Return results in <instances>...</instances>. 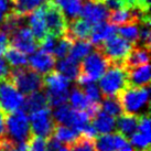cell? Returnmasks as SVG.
<instances>
[{
  "label": "cell",
  "mask_w": 151,
  "mask_h": 151,
  "mask_svg": "<svg viewBox=\"0 0 151 151\" xmlns=\"http://www.w3.org/2000/svg\"><path fill=\"white\" fill-rule=\"evenodd\" d=\"M89 1H93V2H97V4H104L105 0H89Z\"/></svg>",
  "instance_id": "48"
},
{
  "label": "cell",
  "mask_w": 151,
  "mask_h": 151,
  "mask_svg": "<svg viewBox=\"0 0 151 151\" xmlns=\"http://www.w3.org/2000/svg\"><path fill=\"white\" fill-rule=\"evenodd\" d=\"M92 126L94 127V129L96 130L97 134H110L116 129V119H115V117L101 110L92 119Z\"/></svg>",
  "instance_id": "21"
},
{
  "label": "cell",
  "mask_w": 151,
  "mask_h": 151,
  "mask_svg": "<svg viewBox=\"0 0 151 151\" xmlns=\"http://www.w3.org/2000/svg\"><path fill=\"white\" fill-rule=\"evenodd\" d=\"M29 24L30 30H31V32H32L34 39H35V41L39 45L47 37L42 6L39 7L38 9H35L33 12H31L29 14Z\"/></svg>",
  "instance_id": "16"
},
{
  "label": "cell",
  "mask_w": 151,
  "mask_h": 151,
  "mask_svg": "<svg viewBox=\"0 0 151 151\" xmlns=\"http://www.w3.org/2000/svg\"><path fill=\"white\" fill-rule=\"evenodd\" d=\"M4 55H6V61L11 67H22L28 65V58L25 56L24 53L20 52L13 46L9 45Z\"/></svg>",
  "instance_id": "30"
},
{
  "label": "cell",
  "mask_w": 151,
  "mask_h": 151,
  "mask_svg": "<svg viewBox=\"0 0 151 151\" xmlns=\"http://www.w3.org/2000/svg\"><path fill=\"white\" fill-rule=\"evenodd\" d=\"M55 40H58V39L53 38V37H51V35H47L44 40H43L42 42L39 44V47L41 49V51L43 52H46V53H53V51H54V47H55Z\"/></svg>",
  "instance_id": "41"
},
{
  "label": "cell",
  "mask_w": 151,
  "mask_h": 151,
  "mask_svg": "<svg viewBox=\"0 0 151 151\" xmlns=\"http://www.w3.org/2000/svg\"><path fill=\"white\" fill-rule=\"evenodd\" d=\"M93 45L92 43L89 42V40H75L72 44L68 56L77 62H80L86 55L91 53Z\"/></svg>",
  "instance_id": "27"
},
{
  "label": "cell",
  "mask_w": 151,
  "mask_h": 151,
  "mask_svg": "<svg viewBox=\"0 0 151 151\" xmlns=\"http://www.w3.org/2000/svg\"><path fill=\"white\" fill-rule=\"evenodd\" d=\"M0 151H17L16 143L6 136L0 139Z\"/></svg>",
  "instance_id": "43"
},
{
  "label": "cell",
  "mask_w": 151,
  "mask_h": 151,
  "mask_svg": "<svg viewBox=\"0 0 151 151\" xmlns=\"http://www.w3.org/2000/svg\"><path fill=\"white\" fill-rule=\"evenodd\" d=\"M10 45V41H9V37L4 33V31L0 30V58L4 55L6 51Z\"/></svg>",
  "instance_id": "44"
},
{
  "label": "cell",
  "mask_w": 151,
  "mask_h": 151,
  "mask_svg": "<svg viewBox=\"0 0 151 151\" xmlns=\"http://www.w3.org/2000/svg\"><path fill=\"white\" fill-rule=\"evenodd\" d=\"M83 92L85 93V95L91 101H97V103H101V93L99 91V87L95 84V82H92V83H88V84H85L83 86H80Z\"/></svg>",
  "instance_id": "37"
},
{
  "label": "cell",
  "mask_w": 151,
  "mask_h": 151,
  "mask_svg": "<svg viewBox=\"0 0 151 151\" xmlns=\"http://www.w3.org/2000/svg\"><path fill=\"white\" fill-rule=\"evenodd\" d=\"M143 151H150V148H149V149H146V150H143Z\"/></svg>",
  "instance_id": "50"
},
{
  "label": "cell",
  "mask_w": 151,
  "mask_h": 151,
  "mask_svg": "<svg viewBox=\"0 0 151 151\" xmlns=\"http://www.w3.org/2000/svg\"><path fill=\"white\" fill-rule=\"evenodd\" d=\"M138 131L150 134V118L148 111L138 115Z\"/></svg>",
  "instance_id": "39"
},
{
  "label": "cell",
  "mask_w": 151,
  "mask_h": 151,
  "mask_svg": "<svg viewBox=\"0 0 151 151\" xmlns=\"http://www.w3.org/2000/svg\"><path fill=\"white\" fill-rule=\"evenodd\" d=\"M101 110L107 113L113 117H118L122 114H124L122 107L116 96L114 97H104L103 101L101 103Z\"/></svg>",
  "instance_id": "32"
},
{
  "label": "cell",
  "mask_w": 151,
  "mask_h": 151,
  "mask_svg": "<svg viewBox=\"0 0 151 151\" xmlns=\"http://www.w3.org/2000/svg\"><path fill=\"white\" fill-rule=\"evenodd\" d=\"M99 91L103 97L117 96L127 87V68L124 65L110 64L99 78Z\"/></svg>",
  "instance_id": "3"
},
{
  "label": "cell",
  "mask_w": 151,
  "mask_h": 151,
  "mask_svg": "<svg viewBox=\"0 0 151 151\" xmlns=\"http://www.w3.org/2000/svg\"><path fill=\"white\" fill-rule=\"evenodd\" d=\"M58 151H71V150H70V148L67 147V146H62Z\"/></svg>",
  "instance_id": "47"
},
{
  "label": "cell",
  "mask_w": 151,
  "mask_h": 151,
  "mask_svg": "<svg viewBox=\"0 0 151 151\" xmlns=\"http://www.w3.org/2000/svg\"><path fill=\"white\" fill-rule=\"evenodd\" d=\"M10 78L16 88L23 96H28L34 92L42 91L43 88L42 76L38 72L33 71L30 66L11 67Z\"/></svg>",
  "instance_id": "4"
},
{
  "label": "cell",
  "mask_w": 151,
  "mask_h": 151,
  "mask_svg": "<svg viewBox=\"0 0 151 151\" xmlns=\"http://www.w3.org/2000/svg\"><path fill=\"white\" fill-rule=\"evenodd\" d=\"M93 24L83 18L77 17L72 19L71 23H68L67 32L65 35L71 38L73 41L75 40H89L92 33Z\"/></svg>",
  "instance_id": "15"
},
{
  "label": "cell",
  "mask_w": 151,
  "mask_h": 151,
  "mask_svg": "<svg viewBox=\"0 0 151 151\" xmlns=\"http://www.w3.org/2000/svg\"><path fill=\"white\" fill-rule=\"evenodd\" d=\"M6 137V116L0 111V139Z\"/></svg>",
  "instance_id": "46"
},
{
  "label": "cell",
  "mask_w": 151,
  "mask_h": 151,
  "mask_svg": "<svg viewBox=\"0 0 151 151\" xmlns=\"http://www.w3.org/2000/svg\"><path fill=\"white\" fill-rule=\"evenodd\" d=\"M108 10L104 4H97L86 0L84 6L82 7L80 16L92 24H95L101 21H106V19L108 18Z\"/></svg>",
  "instance_id": "12"
},
{
  "label": "cell",
  "mask_w": 151,
  "mask_h": 151,
  "mask_svg": "<svg viewBox=\"0 0 151 151\" xmlns=\"http://www.w3.org/2000/svg\"><path fill=\"white\" fill-rule=\"evenodd\" d=\"M30 122H31L30 127L33 136L47 139L53 134L55 122L53 119L50 107L40 109L38 111L30 114Z\"/></svg>",
  "instance_id": "9"
},
{
  "label": "cell",
  "mask_w": 151,
  "mask_h": 151,
  "mask_svg": "<svg viewBox=\"0 0 151 151\" xmlns=\"http://www.w3.org/2000/svg\"><path fill=\"white\" fill-rule=\"evenodd\" d=\"M14 143L28 141L32 137L29 118L27 114L19 109L6 117V134Z\"/></svg>",
  "instance_id": "6"
},
{
  "label": "cell",
  "mask_w": 151,
  "mask_h": 151,
  "mask_svg": "<svg viewBox=\"0 0 151 151\" xmlns=\"http://www.w3.org/2000/svg\"><path fill=\"white\" fill-rule=\"evenodd\" d=\"M117 32L120 34L122 38L127 40L131 44L136 45L139 35V23L132 22V23H127V24L120 25L117 29Z\"/></svg>",
  "instance_id": "31"
},
{
  "label": "cell",
  "mask_w": 151,
  "mask_h": 151,
  "mask_svg": "<svg viewBox=\"0 0 151 151\" xmlns=\"http://www.w3.org/2000/svg\"><path fill=\"white\" fill-rule=\"evenodd\" d=\"M29 151H47L45 139L32 134L29 140Z\"/></svg>",
  "instance_id": "38"
},
{
  "label": "cell",
  "mask_w": 151,
  "mask_h": 151,
  "mask_svg": "<svg viewBox=\"0 0 151 151\" xmlns=\"http://www.w3.org/2000/svg\"><path fill=\"white\" fill-rule=\"evenodd\" d=\"M150 89L149 86L143 87H128L118 93L116 97L120 103L124 113L139 115V111L149 104Z\"/></svg>",
  "instance_id": "5"
},
{
  "label": "cell",
  "mask_w": 151,
  "mask_h": 151,
  "mask_svg": "<svg viewBox=\"0 0 151 151\" xmlns=\"http://www.w3.org/2000/svg\"><path fill=\"white\" fill-rule=\"evenodd\" d=\"M47 35L55 39L64 37L67 32L68 21L62 9L54 0H46L42 4Z\"/></svg>",
  "instance_id": "2"
},
{
  "label": "cell",
  "mask_w": 151,
  "mask_h": 151,
  "mask_svg": "<svg viewBox=\"0 0 151 151\" xmlns=\"http://www.w3.org/2000/svg\"><path fill=\"white\" fill-rule=\"evenodd\" d=\"M116 129L117 132L124 136L125 138H130L138 130V115L124 113L118 116L116 122Z\"/></svg>",
  "instance_id": "20"
},
{
  "label": "cell",
  "mask_w": 151,
  "mask_h": 151,
  "mask_svg": "<svg viewBox=\"0 0 151 151\" xmlns=\"http://www.w3.org/2000/svg\"><path fill=\"white\" fill-rule=\"evenodd\" d=\"M42 83L43 88H45V91H51V92L67 91L70 86V81L56 70H52L46 74H43Z\"/></svg>",
  "instance_id": "18"
},
{
  "label": "cell",
  "mask_w": 151,
  "mask_h": 151,
  "mask_svg": "<svg viewBox=\"0 0 151 151\" xmlns=\"http://www.w3.org/2000/svg\"><path fill=\"white\" fill-rule=\"evenodd\" d=\"M71 151H96L94 138H88L81 134L74 142L67 146Z\"/></svg>",
  "instance_id": "35"
},
{
  "label": "cell",
  "mask_w": 151,
  "mask_h": 151,
  "mask_svg": "<svg viewBox=\"0 0 151 151\" xmlns=\"http://www.w3.org/2000/svg\"><path fill=\"white\" fill-rule=\"evenodd\" d=\"M149 51L142 46L134 45L127 56L126 61L124 62V66L126 68H132L140 65L149 64Z\"/></svg>",
  "instance_id": "22"
},
{
  "label": "cell",
  "mask_w": 151,
  "mask_h": 151,
  "mask_svg": "<svg viewBox=\"0 0 151 151\" xmlns=\"http://www.w3.org/2000/svg\"><path fill=\"white\" fill-rule=\"evenodd\" d=\"M52 136L55 139H58L61 143L63 142L66 146H70L80 137L81 134L76 129L72 128V127L65 126V125H60V124L55 122L54 130H53Z\"/></svg>",
  "instance_id": "25"
},
{
  "label": "cell",
  "mask_w": 151,
  "mask_h": 151,
  "mask_svg": "<svg viewBox=\"0 0 151 151\" xmlns=\"http://www.w3.org/2000/svg\"><path fill=\"white\" fill-rule=\"evenodd\" d=\"M110 64L111 63L109 62V60L95 47L92 53L87 54L81 61L80 73L75 80L77 86H83L98 81L110 66Z\"/></svg>",
  "instance_id": "1"
},
{
  "label": "cell",
  "mask_w": 151,
  "mask_h": 151,
  "mask_svg": "<svg viewBox=\"0 0 151 151\" xmlns=\"http://www.w3.org/2000/svg\"><path fill=\"white\" fill-rule=\"evenodd\" d=\"M45 95L47 98V103L49 106L52 107H59V106L66 104V101H68V95L70 92L67 91H63V92H51V91H45Z\"/></svg>",
  "instance_id": "36"
},
{
  "label": "cell",
  "mask_w": 151,
  "mask_h": 151,
  "mask_svg": "<svg viewBox=\"0 0 151 151\" xmlns=\"http://www.w3.org/2000/svg\"><path fill=\"white\" fill-rule=\"evenodd\" d=\"M95 148L96 151H118L126 143H128L127 138L119 132H110V134H101L95 137Z\"/></svg>",
  "instance_id": "11"
},
{
  "label": "cell",
  "mask_w": 151,
  "mask_h": 151,
  "mask_svg": "<svg viewBox=\"0 0 151 151\" xmlns=\"http://www.w3.org/2000/svg\"><path fill=\"white\" fill-rule=\"evenodd\" d=\"M56 65V71L64 75L68 81H75L80 73V62L73 60L70 56L60 60Z\"/></svg>",
  "instance_id": "24"
},
{
  "label": "cell",
  "mask_w": 151,
  "mask_h": 151,
  "mask_svg": "<svg viewBox=\"0 0 151 151\" xmlns=\"http://www.w3.org/2000/svg\"><path fill=\"white\" fill-rule=\"evenodd\" d=\"M132 46H134V44L128 42L120 35L115 34L109 39H107L106 41H104L96 49L101 51L111 64L124 65V62L126 61L127 56L130 53Z\"/></svg>",
  "instance_id": "7"
},
{
  "label": "cell",
  "mask_w": 151,
  "mask_h": 151,
  "mask_svg": "<svg viewBox=\"0 0 151 151\" xmlns=\"http://www.w3.org/2000/svg\"><path fill=\"white\" fill-rule=\"evenodd\" d=\"M60 6L65 16H68L71 19H75L81 14L83 7L82 0H54Z\"/></svg>",
  "instance_id": "29"
},
{
  "label": "cell",
  "mask_w": 151,
  "mask_h": 151,
  "mask_svg": "<svg viewBox=\"0 0 151 151\" xmlns=\"http://www.w3.org/2000/svg\"><path fill=\"white\" fill-rule=\"evenodd\" d=\"M10 10L11 8H9L8 0H0V24L2 23V21L4 20V18Z\"/></svg>",
  "instance_id": "45"
},
{
  "label": "cell",
  "mask_w": 151,
  "mask_h": 151,
  "mask_svg": "<svg viewBox=\"0 0 151 151\" xmlns=\"http://www.w3.org/2000/svg\"><path fill=\"white\" fill-rule=\"evenodd\" d=\"M150 84V66L149 64L127 68V86L143 87Z\"/></svg>",
  "instance_id": "14"
},
{
  "label": "cell",
  "mask_w": 151,
  "mask_h": 151,
  "mask_svg": "<svg viewBox=\"0 0 151 151\" xmlns=\"http://www.w3.org/2000/svg\"><path fill=\"white\" fill-rule=\"evenodd\" d=\"M46 0H9L11 4V11L20 17H28L35 9L41 7Z\"/></svg>",
  "instance_id": "23"
},
{
  "label": "cell",
  "mask_w": 151,
  "mask_h": 151,
  "mask_svg": "<svg viewBox=\"0 0 151 151\" xmlns=\"http://www.w3.org/2000/svg\"><path fill=\"white\" fill-rule=\"evenodd\" d=\"M73 42L74 41L71 38H68L67 35L60 38L59 42H58V44H55L54 51H53V55L55 56V59L62 60L68 56V53H70Z\"/></svg>",
  "instance_id": "34"
},
{
  "label": "cell",
  "mask_w": 151,
  "mask_h": 151,
  "mask_svg": "<svg viewBox=\"0 0 151 151\" xmlns=\"http://www.w3.org/2000/svg\"><path fill=\"white\" fill-rule=\"evenodd\" d=\"M116 33H117V28L115 25L110 24L107 21H101L93 25L89 42L95 47H98L104 41L115 35Z\"/></svg>",
  "instance_id": "17"
},
{
  "label": "cell",
  "mask_w": 151,
  "mask_h": 151,
  "mask_svg": "<svg viewBox=\"0 0 151 151\" xmlns=\"http://www.w3.org/2000/svg\"><path fill=\"white\" fill-rule=\"evenodd\" d=\"M127 1H128V4H129V7H132L136 0H127Z\"/></svg>",
  "instance_id": "49"
},
{
  "label": "cell",
  "mask_w": 151,
  "mask_h": 151,
  "mask_svg": "<svg viewBox=\"0 0 151 151\" xmlns=\"http://www.w3.org/2000/svg\"><path fill=\"white\" fill-rule=\"evenodd\" d=\"M28 64L33 71L38 72L39 74H46L52 71L56 64V59L53 54L46 53L43 51H39L30 56Z\"/></svg>",
  "instance_id": "13"
},
{
  "label": "cell",
  "mask_w": 151,
  "mask_h": 151,
  "mask_svg": "<svg viewBox=\"0 0 151 151\" xmlns=\"http://www.w3.org/2000/svg\"><path fill=\"white\" fill-rule=\"evenodd\" d=\"M49 107L47 98H46L45 92L38 91L27 96L25 99H23V104L21 106V110L25 114H32L34 111H38L40 109Z\"/></svg>",
  "instance_id": "19"
},
{
  "label": "cell",
  "mask_w": 151,
  "mask_h": 151,
  "mask_svg": "<svg viewBox=\"0 0 151 151\" xmlns=\"http://www.w3.org/2000/svg\"><path fill=\"white\" fill-rule=\"evenodd\" d=\"M10 45L16 47L24 54L34 53L39 47L29 27L21 25L9 35Z\"/></svg>",
  "instance_id": "10"
},
{
  "label": "cell",
  "mask_w": 151,
  "mask_h": 151,
  "mask_svg": "<svg viewBox=\"0 0 151 151\" xmlns=\"http://www.w3.org/2000/svg\"><path fill=\"white\" fill-rule=\"evenodd\" d=\"M104 4L109 11H115V10L129 7V4L127 0H105Z\"/></svg>",
  "instance_id": "40"
},
{
  "label": "cell",
  "mask_w": 151,
  "mask_h": 151,
  "mask_svg": "<svg viewBox=\"0 0 151 151\" xmlns=\"http://www.w3.org/2000/svg\"><path fill=\"white\" fill-rule=\"evenodd\" d=\"M75 113L76 110L74 108H72L71 106L66 104H63L59 107H55V110L53 111L52 116L56 124L72 127L75 118Z\"/></svg>",
  "instance_id": "26"
},
{
  "label": "cell",
  "mask_w": 151,
  "mask_h": 151,
  "mask_svg": "<svg viewBox=\"0 0 151 151\" xmlns=\"http://www.w3.org/2000/svg\"><path fill=\"white\" fill-rule=\"evenodd\" d=\"M10 74H11V66L6 60L0 58V81L10 78Z\"/></svg>",
  "instance_id": "42"
},
{
  "label": "cell",
  "mask_w": 151,
  "mask_h": 151,
  "mask_svg": "<svg viewBox=\"0 0 151 151\" xmlns=\"http://www.w3.org/2000/svg\"><path fill=\"white\" fill-rule=\"evenodd\" d=\"M130 143L131 147H134V151H143L150 148V134H143L140 131H136L134 134L130 136Z\"/></svg>",
  "instance_id": "33"
},
{
  "label": "cell",
  "mask_w": 151,
  "mask_h": 151,
  "mask_svg": "<svg viewBox=\"0 0 151 151\" xmlns=\"http://www.w3.org/2000/svg\"><path fill=\"white\" fill-rule=\"evenodd\" d=\"M23 95L18 91L11 78L0 81V111L7 117L21 108Z\"/></svg>",
  "instance_id": "8"
},
{
  "label": "cell",
  "mask_w": 151,
  "mask_h": 151,
  "mask_svg": "<svg viewBox=\"0 0 151 151\" xmlns=\"http://www.w3.org/2000/svg\"><path fill=\"white\" fill-rule=\"evenodd\" d=\"M68 99H70V103L72 105V108H74L75 110H81V111H84L91 103V101L86 97L85 93L83 92V89L77 85L70 93Z\"/></svg>",
  "instance_id": "28"
}]
</instances>
